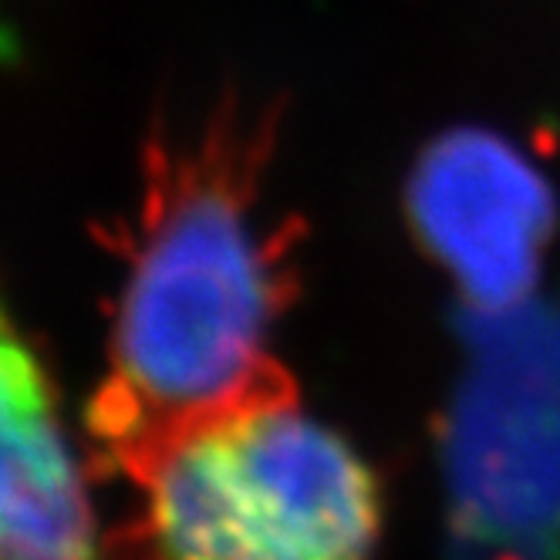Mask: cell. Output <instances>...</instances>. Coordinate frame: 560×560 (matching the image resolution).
Here are the masks:
<instances>
[{"label":"cell","instance_id":"cell-1","mask_svg":"<svg viewBox=\"0 0 560 560\" xmlns=\"http://www.w3.org/2000/svg\"><path fill=\"white\" fill-rule=\"evenodd\" d=\"M277 132V102L226 92L196 132L145 139L136 220L108 236L126 277L85 412L102 472L129 476L183 429L291 378L267 335L298 294L301 223L257 220Z\"/></svg>","mask_w":560,"mask_h":560},{"label":"cell","instance_id":"cell-2","mask_svg":"<svg viewBox=\"0 0 560 560\" xmlns=\"http://www.w3.org/2000/svg\"><path fill=\"white\" fill-rule=\"evenodd\" d=\"M126 479L142 506L105 560H369L382 527L372 469L301 412L294 378L183 429Z\"/></svg>","mask_w":560,"mask_h":560},{"label":"cell","instance_id":"cell-3","mask_svg":"<svg viewBox=\"0 0 560 560\" xmlns=\"http://www.w3.org/2000/svg\"><path fill=\"white\" fill-rule=\"evenodd\" d=\"M443 425L456 560H560V301L466 314Z\"/></svg>","mask_w":560,"mask_h":560},{"label":"cell","instance_id":"cell-4","mask_svg":"<svg viewBox=\"0 0 560 560\" xmlns=\"http://www.w3.org/2000/svg\"><path fill=\"white\" fill-rule=\"evenodd\" d=\"M406 217L425 254L453 277L466 314L493 317L534 298L557 203L513 142L490 129H450L419 152Z\"/></svg>","mask_w":560,"mask_h":560},{"label":"cell","instance_id":"cell-5","mask_svg":"<svg viewBox=\"0 0 560 560\" xmlns=\"http://www.w3.org/2000/svg\"><path fill=\"white\" fill-rule=\"evenodd\" d=\"M4 382V524L0 560H105L82 469L58 422L51 375L11 328Z\"/></svg>","mask_w":560,"mask_h":560}]
</instances>
